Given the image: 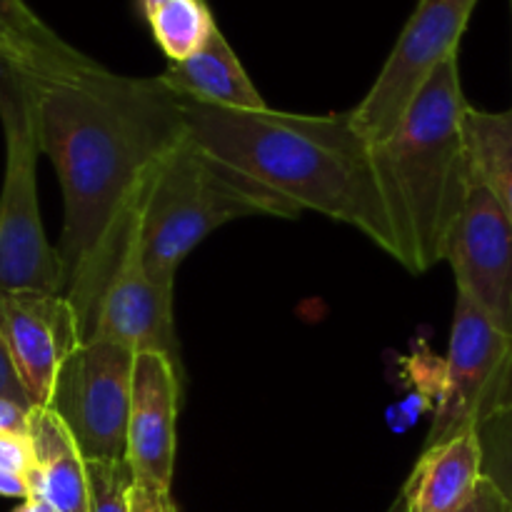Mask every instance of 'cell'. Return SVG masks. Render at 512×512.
Returning <instances> with one entry per match:
<instances>
[{
	"label": "cell",
	"instance_id": "cell-11",
	"mask_svg": "<svg viewBox=\"0 0 512 512\" xmlns=\"http://www.w3.org/2000/svg\"><path fill=\"white\" fill-rule=\"evenodd\" d=\"M175 283L153 280L128 245L118 273L110 280L95 320L93 338L108 340L130 353H160L180 365L173 315ZM90 338V340H93Z\"/></svg>",
	"mask_w": 512,
	"mask_h": 512
},
{
	"label": "cell",
	"instance_id": "cell-27",
	"mask_svg": "<svg viewBox=\"0 0 512 512\" xmlns=\"http://www.w3.org/2000/svg\"><path fill=\"white\" fill-rule=\"evenodd\" d=\"M0 498H30V485L28 480L20 478V475L8 473V470L0 468Z\"/></svg>",
	"mask_w": 512,
	"mask_h": 512
},
{
	"label": "cell",
	"instance_id": "cell-22",
	"mask_svg": "<svg viewBox=\"0 0 512 512\" xmlns=\"http://www.w3.org/2000/svg\"><path fill=\"white\" fill-rule=\"evenodd\" d=\"M0 398H8L20 405H28V408H35L28 390H25L23 380H20L18 370H15L13 358H10V350L3 338V330H0Z\"/></svg>",
	"mask_w": 512,
	"mask_h": 512
},
{
	"label": "cell",
	"instance_id": "cell-12",
	"mask_svg": "<svg viewBox=\"0 0 512 512\" xmlns=\"http://www.w3.org/2000/svg\"><path fill=\"white\" fill-rule=\"evenodd\" d=\"M180 365L168 355L138 353L128 420V463L138 483L170 490L175 470V420Z\"/></svg>",
	"mask_w": 512,
	"mask_h": 512
},
{
	"label": "cell",
	"instance_id": "cell-10",
	"mask_svg": "<svg viewBox=\"0 0 512 512\" xmlns=\"http://www.w3.org/2000/svg\"><path fill=\"white\" fill-rule=\"evenodd\" d=\"M0 330L35 408H48L65 360L83 343L65 295L0 290Z\"/></svg>",
	"mask_w": 512,
	"mask_h": 512
},
{
	"label": "cell",
	"instance_id": "cell-16",
	"mask_svg": "<svg viewBox=\"0 0 512 512\" xmlns=\"http://www.w3.org/2000/svg\"><path fill=\"white\" fill-rule=\"evenodd\" d=\"M468 133L475 168L495 190L512 223V108L503 113L470 108Z\"/></svg>",
	"mask_w": 512,
	"mask_h": 512
},
{
	"label": "cell",
	"instance_id": "cell-15",
	"mask_svg": "<svg viewBox=\"0 0 512 512\" xmlns=\"http://www.w3.org/2000/svg\"><path fill=\"white\" fill-rule=\"evenodd\" d=\"M160 80L180 98L235 110L268 108L263 95L258 93L240 58L220 30H215L205 48L190 55L188 60L168 63Z\"/></svg>",
	"mask_w": 512,
	"mask_h": 512
},
{
	"label": "cell",
	"instance_id": "cell-3",
	"mask_svg": "<svg viewBox=\"0 0 512 512\" xmlns=\"http://www.w3.org/2000/svg\"><path fill=\"white\" fill-rule=\"evenodd\" d=\"M468 115L455 53L430 75L403 123L370 145L398 243L395 260L415 275L445 260L450 235L478 180Z\"/></svg>",
	"mask_w": 512,
	"mask_h": 512
},
{
	"label": "cell",
	"instance_id": "cell-13",
	"mask_svg": "<svg viewBox=\"0 0 512 512\" xmlns=\"http://www.w3.org/2000/svg\"><path fill=\"white\" fill-rule=\"evenodd\" d=\"M483 480V445L478 428L423 448L403 488L408 512H463Z\"/></svg>",
	"mask_w": 512,
	"mask_h": 512
},
{
	"label": "cell",
	"instance_id": "cell-31",
	"mask_svg": "<svg viewBox=\"0 0 512 512\" xmlns=\"http://www.w3.org/2000/svg\"><path fill=\"white\" fill-rule=\"evenodd\" d=\"M510 13H512V0H510Z\"/></svg>",
	"mask_w": 512,
	"mask_h": 512
},
{
	"label": "cell",
	"instance_id": "cell-17",
	"mask_svg": "<svg viewBox=\"0 0 512 512\" xmlns=\"http://www.w3.org/2000/svg\"><path fill=\"white\" fill-rule=\"evenodd\" d=\"M155 43L170 63H183L205 48L218 30L205 0H170L148 18Z\"/></svg>",
	"mask_w": 512,
	"mask_h": 512
},
{
	"label": "cell",
	"instance_id": "cell-7",
	"mask_svg": "<svg viewBox=\"0 0 512 512\" xmlns=\"http://www.w3.org/2000/svg\"><path fill=\"white\" fill-rule=\"evenodd\" d=\"M512 405V338L460 298L450 328L438 410L425 448L445 443Z\"/></svg>",
	"mask_w": 512,
	"mask_h": 512
},
{
	"label": "cell",
	"instance_id": "cell-19",
	"mask_svg": "<svg viewBox=\"0 0 512 512\" xmlns=\"http://www.w3.org/2000/svg\"><path fill=\"white\" fill-rule=\"evenodd\" d=\"M133 485L128 458L88 460V512H130Z\"/></svg>",
	"mask_w": 512,
	"mask_h": 512
},
{
	"label": "cell",
	"instance_id": "cell-26",
	"mask_svg": "<svg viewBox=\"0 0 512 512\" xmlns=\"http://www.w3.org/2000/svg\"><path fill=\"white\" fill-rule=\"evenodd\" d=\"M0 53H5V55H10V58L20 60V63H25V65H28V68L38 70V73L63 75V73H53V70H50L48 65H45L43 60H40L38 55L33 53V50L25 48V45L20 43V40L15 38V35H10L8 30H5V28H0Z\"/></svg>",
	"mask_w": 512,
	"mask_h": 512
},
{
	"label": "cell",
	"instance_id": "cell-2",
	"mask_svg": "<svg viewBox=\"0 0 512 512\" xmlns=\"http://www.w3.org/2000/svg\"><path fill=\"white\" fill-rule=\"evenodd\" d=\"M193 143L273 188L300 210H315L360 230L388 255H398L380 193L370 143L345 115L235 110L180 98Z\"/></svg>",
	"mask_w": 512,
	"mask_h": 512
},
{
	"label": "cell",
	"instance_id": "cell-9",
	"mask_svg": "<svg viewBox=\"0 0 512 512\" xmlns=\"http://www.w3.org/2000/svg\"><path fill=\"white\" fill-rule=\"evenodd\" d=\"M445 260L460 298L512 338V223L480 173L450 235Z\"/></svg>",
	"mask_w": 512,
	"mask_h": 512
},
{
	"label": "cell",
	"instance_id": "cell-6",
	"mask_svg": "<svg viewBox=\"0 0 512 512\" xmlns=\"http://www.w3.org/2000/svg\"><path fill=\"white\" fill-rule=\"evenodd\" d=\"M475 5L478 0H420L373 88L350 110V120L370 145L403 123L430 75L458 53Z\"/></svg>",
	"mask_w": 512,
	"mask_h": 512
},
{
	"label": "cell",
	"instance_id": "cell-14",
	"mask_svg": "<svg viewBox=\"0 0 512 512\" xmlns=\"http://www.w3.org/2000/svg\"><path fill=\"white\" fill-rule=\"evenodd\" d=\"M35 468L28 475L30 498L48 500L58 512H88V460L68 425L50 408H35L30 418Z\"/></svg>",
	"mask_w": 512,
	"mask_h": 512
},
{
	"label": "cell",
	"instance_id": "cell-28",
	"mask_svg": "<svg viewBox=\"0 0 512 512\" xmlns=\"http://www.w3.org/2000/svg\"><path fill=\"white\" fill-rule=\"evenodd\" d=\"M13 512H58V510H55L48 500L28 498V500H23V503H20Z\"/></svg>",
	"mask_w": 512,
	"mask_h": 512
},
{
	"label": "cell",
	"instance_id": "cell-30",
	"mask_svg": "<svg viewBox=\"0 0 512 512\" xmlns=\"http://www.w3.org/2000/svg\"><path fill=\"white\" fill-rule=\"evenodd\" d=\"M388 512H408V510H405V500H403V495H398V498L393 500V505H390Z\"/></svg>",
	"mask_w": 512,
	"mask_h": 512
},
{
	"label": "cell",
	"instance_id": "cell-29",
	"mask_svg": "<svg viewBox=\"0 0 512 512\" xmlns=\"http://www.w3.org/2000/svg\"><path fill=\"white\" fill-rule=\"evenodd\" d=\"M165 3H170V0H140V5H143L145 18H150V15H153L158 8H163Z\"/></svg>",
	"mask_w": 512,
	"mask_h": 512
},
{
	"label": "cell",
	"instance_id": "cell-25",
	"mask_svg": "<svg viewBox=\"0 0 512 512\" xmlns=\"http://www.w3.org/2000/svg\"><path fill=\"white\" fill-rule=\"evenodd\" d=\"M33 410L35 408L20 405L15 400L0 398V433H23V430H30Z\"/></svg>",
	"mask_w": 512,
	"mask_h": 512
},
{
	"label": "cell",
	"instance_id": "cell-5",
	"mask_svg": "<svg viewBox=\"0 0 512 512\" xmlns=\"http://www.w3.org/2000/svg\"><path fill=\"white\" fill-rule=\"evenodd\" d=\"M38 70L0 53V123L5 175L0 188V290L63 295L58 248L48 243L38 205Z\"/></svg>",
	"mask_w": 512,
	"mask_h": 512
},
{
	"label": "cell",
	"instance_id": "cell-18",
	"mask_svg": "<svg viewBox=\"0 0 512 512\" xmlns=\"http://www.w3.org/2000/svg\"><path fill=\"white\" fill-rule=\"evenodd\" d=\"M0 28L20 40L25 48L33 50L53 73H78L95 68V60L78 53L73 45L53 33L25 0H0Z\"/></svg>",
	"mask_w": 512,
	"mask_h": 512
},
{
	"label": "cell",
	"instance_id": "cell-20",
	"mask_svg": "<svg viewBox=\"0 0 512 512\" xmlns=\"http://www.w3.org/2000/svg\"><path fill=\"white\" fill-rule=\"evenodd\" d=\"M478 433L483 445V475L493 480L512 508V405L490 415Z\"/></svg>",
	"mask_w": 512,
	"mask_h": 512
},
{
	"label": "cell",
	"instance_id": "cell-21",
	"mask_svg": "<svg viewBox=\"0 0 512 512\" xmlns=\"http://www.w3.org/2000/svg\"><path fill=\"white\" fill-rule=\"evenodd\" d=\"M0 468L28 480L35 468V445L30 430L0 433Z\"/></svg>",
	"mask_w": 512,
	"mask_h": 512
},
{
	"label": "cell",
	"instance_id": "cell-4",
	"mask_svg": "<svg viewBox=\"0 0 512 512\" xmlns=\"http://www.w3.org/2000/svg\"><path fill=\"white\" fill-rule=\"evenodd\" d=\"M303 210L185 135L145 195L130 245L145 273L175 283L180 263L220 225L253 215L298 218Z\"/></svg>",
	"mask_w": 512,
	"mask_h": 512
},
{
	"label": "cell",
	"instance_id": "cell-1",
	"mask_svg": "<svg viewBox=\"0 0 512 512\" xmlns=\"http://www.w3.org/2000/svg\"><path fill=\"white\" fill-rule=\"evenodd\" d=\"M35 88L40 150L63 190V295L85 343L158 168L188 130L178 95L160 75L128 78L95 65L78 73H38Z\"/></svg>",
	"mask_w": 512,
	"mask_h": 512
},
{
	"label": "cell",
	"instance_id": "cell-24",
	"mask_svg": "<svg viewBox=\"0 0 512 512\" xmlns=\"http://www.w3.org/2000/svg\"><path fill=\"white\" fill-rule=\"evenodd\" d=\"M463 512H512L510 503L505 500V495L495 488L493 480H488L483 475L478 490H475L473 500L468 503V508Z\"/></svg>",
	"mask_w": 512,
	"mask_h": 512
},
{
	"label": "cell",
	"instance_id": "cell-8",
	"mask_svg": "<svg viewBox=\"0 0 512 512\" xmlns=\"http://www.w3.org/2000/svg\"><path fill=\"white\" fill-rule=\"evenodd\" d=\"M133 365L135 353L93 338L60 368L48 408L68 425L85 460L128 458Z\"/></svg>",
	"mask_w": 512,
	"mask_h": 512
},
{
	"label": "cell",
	"instance_id": "cell-23",
	"mask_svg": "<svg viewBox=\"0 0 512 512\" xmlns=\"http://www.w3.org/2000/svg\"><path fill=\"white\" fill-rule=\"evenodd\" d=\"M130 512H178V508H175L170 490L135 480L133 493H130Z\"/></svg>",
	"mask_w": 512,
	"mask_h": 512
}]
</instances>
